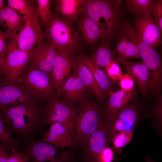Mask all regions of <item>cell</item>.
<instances>
[{"instance_id": "cell-30", "label": "cell", "mask_w": 162, "mask_h": 162, "mask_svg": "<svg viewBox=\"0 0 162 162\" xmlns=\"http://www.w3.org/2000/svg\"><path fill=\"white\" fill-rule=\"evenodd\" d=\"M34 2L40 25L45 27L50 22L53 15L51 10V1L36 0Z\"/></svg>"}, {"instance_id": "cell-16", "label": "cell", "mask_w": 162, "mask_h": 162, "mask_svg": "<svg viewBox=\"0 0 162 162\" xmlns=\"http://www.w3.org/2000/svg\"><path fill=\"white\" fill-rule=\"evenodd\" d=\"M138 116L137 109L133 102H130L120 110L113 120L107 146H109L112 143L114 136L118 132L134 130Z\"/></svg>"}, {"instance_id": "cell-25", "label": "cell", "mask_w": 162, "mask_h": 162, "mask_svg": "<svg viewBox=\"0 0 162 162\" xmlns=\"http://www.w3.org/2000/svg\"><path fill=\"white\" fill-rule=\"evenodd\" d=\"M86 65L90 70L94 79L106 96L113 92L110 79L107 75L105 68L100 67L90 57L81 55Z\"/></svg>"}, {"instance_id": "cell-20", "label": "cell", "mask_w": 162, "mask_h": 162, "mask_svg": "<svg viewBox=\"0 0 162 162\" xmlns=\"http://www.w3.org/2000/svg\"><path fill=\"white\" fill-rule=\"evenodd\" d=\"M26 19L7 4L0 11V25L14 38L22 28Z\"/></svg>"}, {"instance_id": "cell-5", "label": "cell", "mask_w": 162, "mask_h": 162, "mask_svg": "<svg viewBox=\"0 0 162 162\" xmlns=\"http://www.w3.org/2000/svg\"><path fill=\"white\" fill-rule=\"evenodd\" d=\"M19 85L28 96L42 103L57 95L50 75L29 64Z\"/></svg>"}, {"instance_id": "cell-26", "label": "cell", "mask_w": 162, "mask_h": 162, "mask_svg": "<svg viewBox=\"0 0 162 162\" xmlns=\"http://www.w3.org/2000/svg\"><path fill=\"white\" fill-rule=\"evenodd\" d=\"M0 142L7 149L8 152L11 153L14 149L18 150L24 146L14 136L5 124L3 113L0 112Z\"/></svg>"}, {"instance_id": "cell-27", "label": "cell", "mask_w": 162, "mask_h": 162, "mask_svg": "<svg viewBox=\"0 0 162 162\" xmlns=\"http://www.w3.org/2000/svg\"><path fill=\"white\" fill-rule=\"evenodd\" d=\"M100 67L104 68L112 60V52L106 40L103 38L101 44L91 57Z\"/></svg>"}, {"instance_id": "cell-10", "label": "cell", "mask_w": 162, "mask_h": 162, "mask_svg": "<svg viewBox=\"0 0 162 162\" xmlns=\"http://www.w3.org/2000/svg\"><path fill=\"white\" fill-rule=\"evenodd\" d=\"M136 31L144 42L155 48L162 45V35L151 13L136 16L134 20Z\"/></svg>"}, {"instance_id": "cell-23", "label": "cell", "mask_w": 162, "mask_h": 162, "mask_svg": "<svg viewBox=\"0 0 162 162\" xmlns=\"http://www.w3.org/2000/svg\"><path fill=\"white\" fill-rule=\"evenodd\" d=\"M79 18L77 30L85 41L93 45L101 38H104L100 27L86 13L82 12Z\"/></svg>"}, {"instance_id": "cell-24", "label": "cell", "mask_w": 162, "mask_h": 162, "mask_svg": "<svg viewBox=\"0 0 162 162\" xmlns=\"http://www.w3.org/2000/svg\"><path fill=\"white\" fill-rule=\"evenodd\" d=\"M30 98L24 92L19 84L1 86L0 112L11 105Z\"/></svg>"}, {"instance_id": "cell-14", "label": "cell", "mask_w": 162, "mask_h": 162, "mask_svg": "<svg viewBox=\"0 0 162 162\" xmlns=\"http://www.w3.org/2000/svg\"><path fill=\"white\" fill-rule=\"evenodd\" d=\"M72 74L63 85L59 97L64 102L76 107L85 100L88 93L74 69Z\"/></svg>"}, {"instance_id": "cell-42", "label": "cell", "mask_w": 162, "mask_h": 162, "mask_svg": "<svg viewBox=\"0 0 162 162\" xmlns=\"http://www.w3.org/2000/svg\"><path fill=\"white\" fill-rule=\"evenodd\" d=\"M159 1L160 6L162 9V0Z\"/></svg>"}, {"instance_id": "cell-9", "label": "cell", "mask_w": 162, "mask_h": 162, "mask_svg": "<svg viewBox=\"0 0 162 162\" xmlns=\"http://www.w3.org/2000/svg\"><path fill=\"white\" fill-rule=\"evenodd\" d=\"M25 24L14 38L12 47L25 51H29L36 45L46 39L41 30L37 14L26 19Z\"/></svg>"}, {"instance_id": "cell-22", "label": "cell", "mask_w": 162, "mask_h": 162, "mask_svg": "<svg viewBox=\"0 0 162 162\" xmlns=\"http://www.w3.org/2000/svg\"><path fill=\"white\" fill-rule=\"evenodd\" d=\"M107 140L104 124L89 137L84 146L83 157L86 162H93L106 147Z\"/></svg>"}, {"instance_id": "cell-17", "label": "cell", "mask_w": 162, "mask_h": 162, "mask_svg": "<svg viewBox=\"0 0 162 162\" xmlns=\"http://www.w3.org/2000/svg\"><path fill=\"white\" fill-rule=\"evenodd\" d=\"M74 70L81 80L88 93L95 98L100 105L106 102V96L86 65L81 55L75 57Z\"/></svg>"}, {"instance_id": "cell-36", "label": "cell", "mask_w": 162, "mask_h": 162, "mask_svg": "<svg viewBox=\"0 0 162 162\" xmlns=\"http://www.w3.org/2000/svg\"><path fill=\"white\" fill-rule=\"evenodd\" d=\"M156 100L154 109V116L158 125L162 129V92L156 96Z\"/></svg>"}, {"instance_id": "cell-13", "label": "cell", "mask_w": 162, "mask_h": 162, "mask_svg": "<svg viewBox=\"0 0 162 162\" xmlns=\"http://www.w3.org/2000/svg\"><path fill=\"white\" fill-rule=\"evenodd\" d=\"M75 60L74 54L57 51L54 66L50 76L58 97L63 85L74 70Z\"/></svg>"}, {"instance_id": "cell-1", "label": "cell", "mask_w": 162, "mask_h": 162, "mask_svg": "<svg viewBox=\"0 0 162 162\" xmlns=\"http://www.w3.org/2000/svg\"><path fill=\"white\" fill-rule=\"evenodd\" d=\"M29 98L11 105L3 111L5 124L21 144L37 140L46 130L45 106Z\"/></svg>"}, {"instance_id": "cell-28", "label": "cell", "mask_w": 162, "mask_h": 162, "mask_svg": "<svg viewBox=\"0 0 162 162\" xmlns=\"http://www.w3.org/2000/svg\"><path fill=\"white\" fill-rule=\"evenodd\" d=\"M155 0H126L125 4L130 13L136 16L151 13Z\"/></svg>"}, {"instance_id": "cell-6", "label": "cell", "mask_w": 162, "mask_h": 162, "mask_svg": "<svg viewBox=\"0 0 162 162\" xmlns=\"http://www.w3.org/2000/svg\"><path fill=\"white\" fill-rule=\"evenodd\" d=\"M32 50L25 51L12 47L0 63V86L18 85L30 62Z\"/></svg>"}, {"instance_id": "cell-18", "label": "cell", "mask_w": 162, "mask_h": 162, "mask_svg": "<svg viewBox=\"0 0 162 162\" xmlns=\"http://www.w3.org/2000/svg\"><path fill=\"white\" fill-rule=\"evenodd\" d=\"M117 43L112 52V60L119 65L124 61L141 58L137 46L126 35L118 32Z\"/></svg>"}, {"instance_id": "cell-37", "label": "cell", "mask_w": 162, "mask_h": 162, "mask_svg": "<svg viewBox=\"0 0 162 162\" xmlns=\"http://www.w3.org/2000/svg\"><path fill=\"white\" fill-rule=\"evenodd\" d=\"M151 14L155 20L162 35V9L159 0H155Z\"/></svg>"}, {"instance_id": "cell-43", "label": "cell", "mask_w": 162, "mask_h": 162, "mask_svg": "<svg viewBox=\"0 0 162 162\" xmlns=\"http://www.w3.org/2000/svg\"><path fill=\"white\" fill-rule=\"evenodd\" d=\"M160 51L161 55L162 56V46H161L160 48Z\"/></svg>"}, {"instance_id": "cell-8", "label": "cell", "mask_w": 162, "mask_h": 162, "mask_svg": "<svg viewBox=\"0 0 162 162\" xmlns=\"http://www.w3.org/2000/svg\"><path fill=\"white\" fill-rule=\"evenodd\" d=\"M45 106L47 124L58 122L75 133L76 107L64 102L57 95L46 101Z\"/></svg>"}, {"instance_id": "cell-7", "label": "cell", "mask_w": 162, "mask_h": 162, "mask_svg": "<svg viewBox=\"0 0 162 162\" xmlns=\"http://www.w3.org/2000/svg\"><path fill=\"white\" fill-rule=\"evenodd\" d=\"M22 152L29 157L31 162H74L72 149L56 147L40 140L24 146Z\"/></svg>"}, {"instance_id": "cell-35", "label": "cell", "mask_w": 162, "mask_h": 162, "mask_svg": "<svg viewBox=\"0 0 162 162\" xmlns=\"http://www.w3.org/2000/svg\"><path fill=\"white\" fill-rule=\"evenodd\" d=\"M121 89L126 92H130L134 89L135 80L130 75L126 73L123 75L120 81Z\"/></svg>"}, {"instance_id": "cell-32", "label": "cell", "mask_w": 162, "mask_h": 162, "mask_svg": "<svg viewBox=\"0 0 162 162\" xmlns=\"http://www.w3.org/2000/svg\"><path fill=\"white\" fill-rule=\"evenodd\" d=\"M13 38L8 33L0 30V63L4 60L8 55Z\"/></svg>"}, {"instance_id": "cell-41", "label": "cell", "mask_w": 162, "mask_h": 162, "mask_svg": "<svg viewBox=\"0 0 162 162\" xmlns=\"http://www.w3.org/2000/svg\"><path fill=\"white\" fill-rule=\"evenodd\" d=\"M145 159L146 162H155L154 161L152 160L150 156L145 157Z\"/></svg>"}, {"instance_id": "cell-31", "label": "cell", "mask_w": 162, "mask_h": 162, "mask_svg": "<svg viewBox=\"0 0 162 162\" xmlns=\"http://www.w3.org/2000/svg\"><path fill=\"white\" fill-rule=\"evenodd\" d=\"M133 133L134 130H124L117 133L112 141L114 149H119L128 143L132 138Z\"/></svg>"}, {"instance_id": "cell-4", "label": "cell", "mask_w": 162, "mask_h": 162, "mask_svg": "<svg viewBox=\"0 0 162 162\" xmlns=\"http://www.w3.org/2000/svg\"><path fill=\"white\" fill-rule=\"evenodd\" d=\"M43 33L48 41L57 50L74 54L82 49V38L79 32L58 14L53 13Z\"/></svg>"}, {"instance_id": "cell-15", "label": "cell", "mask_w": 162, "mask_h": 162, "mask_svg": "<svg viewBox=\"0 0 162 162\" xmlns=\"http://www.w3.org/2000/svg\"><path fill=\"white\" fill-rule=\"evenodd\" d=\"M57 51L48 41L38 44L32 50L29 64L50 75L54 66Z\"/></svg>"}, {"instance_id": "cell-39", "label": "cell", "mask_w": 162, "mask_h": 162, "mask_svg": "<svg viewBox=\"0 0 162 162\" xmlns=\"http://www.w3.org/2000/svg\"><path fill=\"white\" fill-rule=\"evenodd\" d=\"M7 148L2 144H0V162H7L10 156Z\"/></svg>"}, {"instance_id": "cell-3", "label": "cell", "mask_w": 162, "mask_h": 162, "mask_svg": "<svg viewBox=\"0 0 162 162\" xmlns=\"http://www.w3.org/2000/svg\"><path fill=\"white\" fill-rule=\"evenodd\" d=\"M88 93L76 107L74 131L78 143L84 146L90 136L104 124V110Z\"/></svg>"}, {"instance_id": "cell-12", "label": "cell", "mask_w": 162, "mask_h": 162, "mask_svg": "<svg viewBox=\"0 0 162 162\" xmlns=\"http://www.w3.org/2000/svg\"><path fill=\"white\" fill-rule=\"evenodd\" d=\"M50 128L46 130L40 140L56 147L73 149L78 144L75 133L62 124L54 122L50 124Z\"/></svg>"}, {"instance_id": "cell-29", "label": "cell", "mask_w": 162, "mask_h": 162, "mask_svg": "<svg viewBox=\"0 0 162 162\" xmlns=\"http://www.w3.org/2000/svg\"><path fill=\"white\" fill-rule=\"evenodd\" d=\"M8 4L26 19L37 14L34 0H8Z\"/></svg>"}, {"instance_id": "cell-33", "label": "cell", "mask_w": 162, "mask_h": 162, "mask_svg": "<svg viewBox=\"0 0 162 162\" xmlns=\"http://www.w3.org/2000/svg\"><path fill=\"white\" fill-rule=\"evenodd\" d=\"M104 68L110 79L116 82L120 81L123 76L122 73L119 65L116 61L112 60Z\"/></svg>"}, {"instance_id": "cell-2", "label": "cell", "mask_w": 162, "mask_h": 162, "mask_svg": "<svg viewBox=\"0 0 162 162\" xmlns=\"http://www.w3.org/2000/svg\"><path fill=\"white\" fill-rule=\"evenodd\" d=\"M123 6L121 0H86L83 11L97 24L108 42L117 35L118 24L124 16Z\"/></svg>"}, {"instance_id": "cell-34", "label": "cell", "mask_w": 162, "mask_h": 162, "mask_svg": "<svg viewBox=\"0 0 162 162\" xmlns=\"http://www.w3.org/2000/svg\"><path fill=\"white\" fill-rule=\"evenodd\" d=\"M114 154L112 149L106 146L93 162H112Z\"/></svg>"}, {"instance_id": "cell-21", "label": "cell", "mask_w": 162, "mask_h": 162, "mask_svg": "<svg viewBox=\"0 0 162 162\" xmlns=\"http://www.w3.org/2000/svg\"><path fill=\"white\" fill-rule=\"evenodd\" d=\"M121 65L127 73L134 78L142 95L146 96L148 92V74L144 63L142 61L135 62L127 60Z\"/></svg>"}, {"instance_id": "cell-38", "label": "cell", "mask_w": 162, "mask_h": 162, "mask_svg": "<svg viewBox=\"0 0 162 162\" xmlns=\"http://www.w3.org/2000/svg\"><path fill=\"white\" fill-rule=\"evenodd\" d=\"M11 153L7 162H31L28 156L22 152L14 149Z\"/></svg>"}, {"instance_id": "cell-19", "label": "cell", "mask_w": 162, "mask_h": 162, "mask_svg": "<svg viewBox=\"0 0 162 162\" xmlns=\"http://www.w3.org/2000/svg\"><path fill=\"white\" fill-rule=\"evenodd\" d=\"M86 0H57L54 9L64 20L71 25L76 23L83 11Z\"/></svg>"}, {"instance_id": "cell-40", "label": "cell", "mask_w": 162, "mask_h": 162, "mask_svg": "<svg viewBox=\"0 0 162 162\" xmlns=\"http://www.w3.org/2000/svg\"><path fill=\"white\" fill-rule=\"evenodd\" d=\"M4 1L3 0H0V11L5 7Z\"/></svg>"}, {"instance_id": "cell-11", "label": "cell", "mask_w": 162, "mask_h": 162, "mask_svg": "<svg viewBox=\"0 0 162 162\" xmlns=\"http://www.w3.org/2000/svg\"><path fill=\"white\" fill-rule=\"evenodd\" d=\"M134 89L130 92L122 90L112 92L110 94L106 106L104 110V127L107 142L109 140L114 118L117 113L134 98Z\"/></svg>"}]
</instances>
